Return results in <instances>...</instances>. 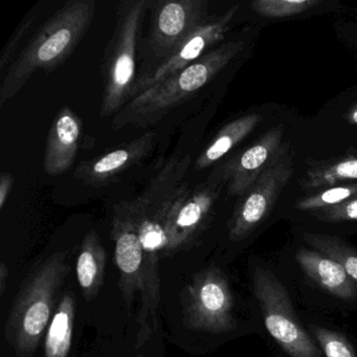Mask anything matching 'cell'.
Instances as JSON below:
<instances>
[{
  "instance_id": "cell-7",
  "label": "cell",
  "mask_w": 357,
  "mask_h": 357,
  "mask_svg": "<svg viewBox=\"0 0 357 357\" xmlns=\"http://www.w3.org/2000/svg\"><path fill=\"white\" fill-rule=\"evenodd\" d=\"M208 0H165L155 3L149 45L158 63L208 20Z\"/></svg>"
},
{
  "instance_id": "cell-13",
  "label": "cell",
  "mask_w": 357,
  "mask_h": 357,
  "mask_svg": "<svg viewBox=\"0 0 357 357\" xmlns=\"http://www.w3.org/2000/svg\"><path fill=\"white\" fill-rule=\"evenodd\" d=\"M82 121L72 108L58 112L47 135L43 169L50 176H59L72 168L80 144Z\"/></svg>"
},
{
  "instance_id": "cell-5",
  "label": "cell",
  "mask_w": 357,
  "mask_h": 357,
  "mask_svg": "<svg viewBox=\"0 0 357 357\" xmlns=\"http://www.w3.org/2000/svg\"><path fill=\"white\" fill-rule=\"evenodd\" d=\"M254 292L271 337L291 357H321L314 340L301 326L285 286L266 267L255 264Z\"/></svg>"
},
{
  "instance_id": "cell-2",
  "label": "cell",
  "mask_w": 357,
  "mask_h": 357,
  "mask_svg": "<svg viewBox=\"0 0 357 357\" xmlns=\"http://www.w3.org/2000/svg\"><path fill=\"white\" fill-rule=\"evenodd\" d=\"M241 41H227L166 80L131 100L114 118L116 129L147 127L193 97L208 85L241 51Z\"/></svg>"
},
{
  "instance_id": "cell-24",
  "label": "cell",
  "mask_w": 357,
  "mask_h": 357,
  "mask_svg": "<svg viewBox=\"0 0 357 357\" xmlns=\"http://www.w3.org/2000/svg\"><path fill=\"white\" fill-rule=\"evenodd\" d=\"M324 218L330 221L357 220V198L349 202L326 208Z\"/></svg>"
},
{
  "instance_id": "cell-22",
  "label": "cell",
  "mask_w": 357,
  "mask_h": 357,
  "mask_svg": "<svg viewBox=\"0 0 357 357\" xmlns=\"http://www.w3.org/2000/svg\"><path fill=\"white\" fill-rule=\"evenodd\" d=\"M309 328L326 357H357L352 344L342 334L319 326Z\"/></svg>"
},
{
  "instance_id": "cell-26",
  "label": "cell",
  "mask_w": 357,
  "mask_h": 357,
  "mask_svg": "<svg viewBox=\"0 0 357 357\" xmlns=\"http://www.w3.org/2000/svg\"><path fill=\"white\" fill-rule=\"evenodd\" d=\"M14 185V176L11 172H1L0 174V208L3 210L9 199Z\"/></svg>"
},
{
  "instance_id": "cell-6",
  "label": "cell",
  "mask_w": 357,
  "mask_h": 357,
  "mask_svg": "<svg viewBox=\"0 0 357 357\" xmlns=\"http://www.w3.org/2000/svg\"><path fill=\"white\" fill-rule=\"evenodd\" d=\"M183 315L192 329L221 334L237 328L233 294L220 269L208 267L194 278L185 288Z\"/></svg>"
},
{
  "instance_id": "cell-19",
  "label": "cell",
  "mask_w": 357,
  "mask_h": 357,
  "mask_svg": "<svg viewBox=\"0 0 357 357\" xmlns=\"http://www.w3.org/2000/svg\"><path fill=\"white\" fill-rule=\"evenodd\" d=\"M304 241L315 250L323 252L340 263L349 275L357 283V250L342 240L321 234L304 233Z\"/></svg>"
},
{
  "instance_id": "cell-28",
  "label": "cell",
  "mask_w": 357,
  "mask_h": 357,
  "mask_svg": "<svg viewBox=\"0 0 357 357\" xmlns=\"http://www.w3.org/2000/svg\"><path fill=\"white\" fill-rule=\"evenodd\" d=\"M351 120H352L353 123L357 124V109L353 112L352 116H351Z\"/></svg>"
},
{
  "instance_id": "cell-11",
  "label": "cell",
  "mask_w": 357,
  "mask_h": 357,
  "mask_svg": "<svg viewBox=\"0 0 357 357\" xmlns=\"http://www.w3.org/2000/svg\"><path fill=\"white\" fill-rule=\"evenodd\" d=\"M286 160L287 158H281V155L278 156L273 165L263 172L254 189L236 210L229 225L231 240L240 241L244 239L268 214L282 185L289 177V167Z\"/></svg>"
},
{
  "instance_id": "cell-15",
  "label": "cell",
  "mask_w": 357,
  "mask_h": 357,
  "mask_svg": "<svg viewBox=\"0 0 357 357\" xmlns=\"http://www.w3.org/2000/svg\"><path fill=\"white\" fill-rule=\"evenodd\" d=\"M281 139L279 130L271 131L262 141L248 148L238 160H234L225 170L229 179V193L241 194L252 185L267 160L273 158Z\"/></svg>"
},
{
  "instance_id": "cell-12",
  "label": "cell",
  "mask_w": 357,
  "mask_h": 357,
  "mask_svg": "<svg viewBox=\"0 0 357 357\" xmlns=\"http://www.w3.org/2000/svg\"><path fill=\"white\" fill-rule=\"evenodd\" d=\"M154 145V133L147 132L103 155L81 162L75 178L91 187H104L145 158Z\"/></svg>"
},
{
  "instance_id": "cell-21",
  "label": "cell",
  "mask_w": 357,
  "mask_h": 357,
  "mask_svg": "<svg viewBox=\"0 0 357 357\" xmlns=\"http://www.w3.org/2000/svg\"><path fill=\"white\" fill-rule=\"evenodd\" d=\"M37 18L38 17H37L36 12L34 10L31 11L18 24L15 32L12 34L11 38L8 40L7 45L3 47L1 55H0V73L3 76L20 55L18 51H20L22 43L26 41V36L34 30Z\"/></svg>"
},
{
  "instance_id": "cell-3",
  "label": "cell",
  "mask_w": 357,
  "mask_h": 357,
  "mask_svg": "<svg viewBox=\"0 0 357 357\" xmlns=\"http://www.w3.org/2000/svg\"><path fill=\"white\" fill-rule=\"evenodd\" d=\"M70 271L66 252H57L37 265L24 280L6 325V338L18 357H32L36 352Z\"/></svg>"
},
{
  "instance_id": "cell-25",
  "label": "cell",
  "mask_w": 357,
  "mask_h": 357,
  "mask_svg": "<svg viewBox=\"0 0 357 357\" xmlns=\"http://www.w3.org/2000/svg\"><path fill=\"white\" fill-rule=\"evenodd\" d=\"M333 173L326 174L325 178L336 179H356L357 178V160H344L340 162L332 169Z\"/></svg>"
},
{
  "instance_id": "cell-9",
  "label": "cell",
  "mask_w": 357,
  "mask_h": 357,
  "mask_svg": "<svg viewBox=\"0 0 357 357\" xmlns=\"http://www.w3.org/2000/svg\"><path fill=\"white\" fill-rule=\"evenodd\" d=\"M217 195V185L204 183L195 189L183 185L167 219L169 256L193 243L210 217Z\"/></svg>"
},
{
  "instance_id": "cell-23",
  "label": "cell",
  "mask_w": 357,
  "mask_h": 357,
  "mask_svg": "<svg viewBox=\"0 0 357 357\" xmlns=\"http://www.w3.org/2000/svg\"><path fill=\"white\" fill-rule=\"evenodd\" d=\"M356 191V187L332 188L314 197L303 200L298 204V208L302 210H319V208H327L330 206H337L350 198Z\"/></svg>"
},
{
  "instance_id": "cell-17",
  "label": "cell",
  "mask_w": 357,
  "mask_h": 357,
  "mask_svg": "<svg viewBox=\"0 0 357 357\" xmlns=\"http://www.w3.org/2000/svg\"><path fill=\"white\" fill-rule=\"evenodd\" d=\"M76 302L66 292L56 307L45 337V357H68L72 347Z\"/></svg>"
},
{
  "instance_id": "cell-27",
  "label": "cell",
  "mask_w": 357,
  "mask_h": 357,
  "mask_svg": "<svg viewBox=\"0 0 357 357\" xmlns=\"http://www.w3.org/2000/svg\"><path fill=\"white\" fill-rule=\"evenodd\" d=\"M8 277H9V269L5 263L1 262L0 264V296H3L5 292Z\"/></svg>"
},
{
  "instance_id": "cell-10",
  "label": "cell",
  "mask_w": 357,
  "mask_h": 357,
  "mask_svg": "<svg viewBox=\"0 0 357 357\" xmlns=\"http://www.w3.org/2000/svg\"><path fill=\"white\" fill-rule=\"evenodd\" d=\"M112 239L114 241V258L120 271V286L128 307L135 296L145 292V261L139 233L133 221L116 206L112 218Z\"/></svg>"
},
{
  "instance_id": "cell-14",
  "label": "cell",
  "mask_w": 357,
  "mask_h": 357,
  "mask_svg": "<svg viewBox=\"0 0 357 357\" xmlns=\"http://www.w3.org/2000/svg\"><path fill=\"white\" fill-rule=\"evenodd\" d=\"M296 260L305 275L328 294L340 300H357L356 282L333 259L319 250L301 248Z\"/></svg>"
},
{
  "instance_id": "cell-4",
  "label": "cell",
  "mask_w": 357,
  "mask_h": 357,
  "mask_svg": "<svg viewBox=\"0 0 357 357\" xmlns=\"http://www.w3.org/2000/svg\"><path fill=\"white\" fill-rule=\"evenodd\" d=\"M147 0H124L119 5L112 38L104 54L102 75L101 116L118 114L132 97L135 81V54L139 29L143 24Z\"/></svg>"
},
{
  "instance_id": "cell-16",
  "label": "cell",
  "mask_w": 357,
  "mask_h": 357,
  "mask_svg": "<svg viewBox=\"0 0 357 357\" xmlns=\"http://www.w3.org/2000/svg\"><path fill=\"white\" fill-rule=\"evenodd\" d=\"M106 254L101 240L95 231H91L83 240L77 260V278L83 296L93 300L101 289L105 273Z\"/></svg>"
},
{
  "instance_id": "cell-8",
  "label": "cell",
  "mask_w": 357,
  "mask_h": 357,
  "mask_svg": "<svg viewBox=\"0 0 357 357\" xmlns=\"http://www.w3.org/2000/svg\"><path fill=\"white\" fill-rule=\"evenodd\" d=\"M238 6L231 7L222 15L208 18L196 32L187 40L183 41L168 58L162 60L155 68L137 77L133 87L132 97L143 93L154 85L166 80L179 70L204 57L208 52L215 49V45L223 40L231 26V20L237 12ZM130 100V101H131Z\"/></svg>"
},
{
  "instance_id": "cell-1",
  "label": "cell",
  "mask_w": 357,
  "mask_h": 357,
  "mask_svg": "<svg viewBox=\"0 0 357 357\" xmlns=\"http://www.w3.org/2000/svg\"><path fill=\"white\" fill-rule=\"evenodd\" d=\"M97 10L95 0H70L33 33L3 76L0 105L13 99L38 70H55L68 59L89 32Z\"/></svg>"
},
{
  "instance_id": "cell-18",
  "label": "cell",
  "mask_w": 357,
  "mask_h": 357,
  "mask_svg": "<svg viewBox=\"0 0 357 357\" xmlns=\"http://www.w3.org/2000/svg\"><path fill=\"white\" fill-rule=\"evenodd\" d=\"M260 120L261 116L259 114H248L225 125L217 133L206 150L198 156L195 168L197 170H204L214 162H218L240 143L256 127Z\"/></svg>"
},
{
  "instance_id": "cell-20",
  "label": "cell",
  "mask_w": 357,
  "mask_h": 357,
  "mask_svg": "<svg viewBox=\"0 0 357 357\" xmlns=\"http://www.w3.org/2000/svg\"><path fill=\"white\" fill-rule=\"evenodd\" d=\"M317 0H260L252 3L254 11L264 17H289L319 5Z\"/></svg>"
}]
</instances>
